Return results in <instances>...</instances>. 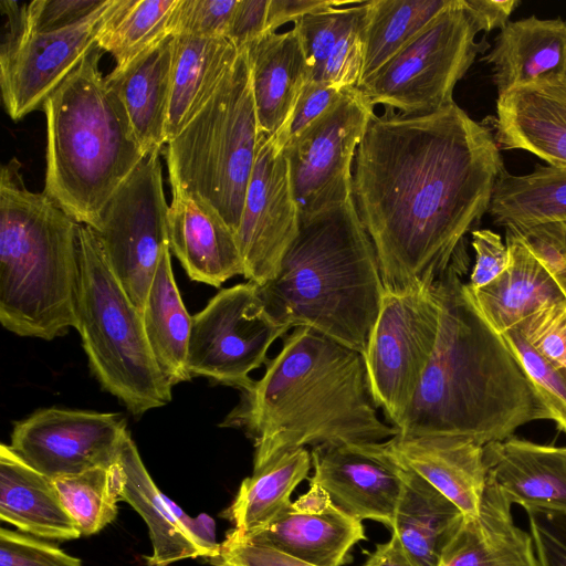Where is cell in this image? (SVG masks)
Instances as JSON below:
<instances>
[{"label": "cell", "instance_id": "cell-36", "mask_svg": "<svg viewBox=\"0 0 566 566\" xmlns=\"http://www.w3.org/2000/svg\"><path fill=\"white\" fill-rule=\"evenodd\" d=\"M452 0H369L358 85L420 33Z\"/></svg>", "mask_w": 566, "mask_h": 566}, {"label": "cell", "instance_id": "cell-9", "mask_svg": "<svg viewBox=\"0 0 566 566\" xmlns=\"http://www.w3.org/2000/svg\"><path fill=\"white\" fill-rule=\"evenodd\" d=\"M482 28L465 0H452L420 33L357 87L373 104L403 115L453 104V91L475 60Z\"/></svg>", "mask_w": 566, "mask_h": 566}, {"label": "cell", "instance_id": "cell-22", "mask_svg": "<svg viewBox=\"0 0 566 566\" xmlns=\"http://www.w3.org/2000/svg\"><path fill=\"white\" fill-rule=\"evenodd\" d=\"M168 239L172 252L192 281L220 287L244 274L235 233L211 209L187 193L171 191Z\"/></svg>", "mask_w": 566, "mask_h": 566}, {"label": "cell", "instance_id": "cell-17", "mask_svg": "<svg viewBox=\"0 0 566 566\" xmlns=\"http://www.w3.org/2000/svg\"><path fill=\"white\" fill-rule=\"evenodd\" d=\"M310 483L327 492L348 515L391 528L403 484V469L380 442L317 446L311 451Z\"/></svg>", "mask_w": 566, "mask_h": 566}, {"label": "cell", "instance_id": "cell-29", "mask_svg": "<svg viewBox=\"0 0 566 566\" xmlns=\"http://www.w3.org/2000/svg\"><path fill=\"white\" fill-rule=\"evenodd\" d=\"M505 243L510 253L506 270L480 289L469 287L480 312L500 334L538 310L566 302L558 285L521 237L505 231Z\"/></svg>", "mask_w": 566, "mask_h": 566}, {"label": "cell", "instance_id": "cell-46", "mask_svg": "<svg viewBox=\"0 0 566 566\" xmlns=\"http://www.w3.org/2000/svg\"><path fill=\"white\" fill-rule=\"evenodd\" d=\"M214 566H317L274 548L252 543L228 532L219 554L211 559Z\"/></svg>", "mask_w": 566, "mask_h": 566}, {"label": "cell", "instance_id": "cell-26", "mask_svg": "<svg viewBox=\"0 0 566 566\" xmlns=\"http://www.w3.org/2000/svg\"><path fill=\"white\" fill-rule=\"evenodd\" d=\"M0 518L41 539L64 542L82 536L53 480L4 443L0 447Z\"/></svg>", "mask_w": 566, "mask_h": 566}, {"label": "cell", "instance_id": "cell-2", "mask_svg": "<svg viewBox=\"0 0 566 566\" xmlns=\"http://www.w3.org/2000/svg\"><path fill=\"white\" fill-rule=\"evenodd\" d=\"M240 392L220 426L253 440V470L307 446L382 442L398 434L378 416L363 355L308 327L286 334L264 375Z\"/></svg>", "mask_w": 566, "mask_h": 566}, {"label": "cell", "instance_id": "cell-1", "mask_svg": "<svg viewBox=\"0 0 566 566\" xmlns=\"http://www.w3.org/2000/svg\"><path fill=\"white\" fill-rule=\"evenodd\" d=\"M353 170L355 206L385 292L433 285L469 263L467 234L505 171L492 132L455 103L429 114L374 116Z\"/></svg>", "mask_w": 566, "mask_h": 566}, {"label": "cell", "instance_id": "cell-10", "mask_svg": "<svg viewBox=\"0 0 566 566\" xmlns=\"http://www.w3.org/2000/svg\"><path fill=\"white\" fill-rule=\"evenodd\" d=\"M440 314L434 284L401 294L385 292L363 357L373 401L397 430L433 354Z\"/></svg>", "mask_w": 566, "mask_h": 566}, {"label": "cell", "instance_id": "cell-31", "mask_svg": "<svg viewBox=\"0 0 566 566\" xmlns=\"http://www.w3.org/2000/svg\"><path fill=\"white\" fill-rule=\"evenodd\" d=\"M172 36L174 62L167 143L203 108L240 53L227 38Z\"/></svg>", "mask_w": 566, "mask_h": 566}, {"label": "cell", "instance_id": "cell-13", "mask_svg": "<svg viewBox=\"0 0 566 566\" xmlns=\"http://www.w3.org/2000/svg\"><path fill=\"white\" fill-rule=\"evenodd\" d=\"M374 116L364 93L347 87L324 115L284 146L300 218L353 197V161Z\"/></svg>", "mask_w": 566, "mask_h": 566}, {"label": "cell", "instance_id": "cell-40", "mask_svg": "<svg viewBox=\"0 0 566 566\" xmlns=\"http://www.w3.org/2000/svg\"><path fill=\"white\" fill-rule=\"evenodd\" d=\"M238 0H177L170 35L226 38Z\"/></svg>", "mask_w": 566, "mask_h": 566}, {"label": "cell", "instance_id": "cell-20", "mask_svg": "<svg viewBox=\"0 0 566 566\" xmlns=\"http://www.w3.org/2000/svg\"><path fill=\"white\" fill-rule=\"evenodd\" d=\"M500 148L528 151L566 168V81L547 78L512 87L496 101Z\"/></svg>", "mask_w": 566, "mask_h": 566}, {"label": "cell", "instance_id": "cell-30", "mask_svg": "<svg viewBox=\"0 0 566 566\" xmlns=\"http://www.w3.org/2000/svg\"><path fill=\"white\" fill-rule=\"evenodd\" d=\"M118 464L122 472L120 497L138 512L149 530L153 554L147 557L148 566H170L187 558H210L176 515L171 500L153 481L130 433L122 447Z\"/></svg>", "mask_w": 566, "mask_h": 566}, {"label": "cell", "instance_id": "cell-24", "mask_svg": "<svg viewBox=\"0 0 566 566\" xmlns=\"http://www.w3.org/2000/svg\"><path fill=\"white\" fill-rule=\"evenodd\" d=\"M367 6L368 1H350L294 22L308 65V81L339 88L357 86Z\"/></svg>", "mask_w": 566, "mask_h": 566}, {"label": "cell", "instance_id": "cell-18", "mask_svg": "<svg viewBox=\"0 0 566 566\" xmlns=\"http://www.w3.org/2000/svg\"><path fill=\"white\" fill-rule=\"evenodd\" d=\"M243 538L317 566H343L366 534L361 521L336 506L321 486L310 483L307 492L266 527Z\"/></svg>", "mask_w": 566, "mask_h": 566}, {"label": "cell", "instance_id": "cell-14", "mask_svg": "<svg viewBox=\"0 0 566 566\" xmlns=\"http://www.w3.org/2000/svg\"><path fill=\"white\" fill-rule=\"evenodd\" d=\"M128 434L119 413L51 407L15 422L9 447L54 480L114 465Z\"/></svg>", "mask_w": 566, "mask_h": 566}, {"label": "cell", "instance_id": "cell-45", "mask_svg": "<svg viewBox=\"0 0 566 566\" xmlns=\"http://www.w3.org/2000/svg\"><path fill=\"white\" fill-rule=\"evenodd\" d=\"M346 88L307 81L302 88L284 130L274 136L282 148L324 115Z\"/></svg>", "mask_w": 566, "mask_h": 566}, {"label": "cell", "instance_id": "cell-28", "mask_svg": "<svg viewBox=\"0 0 566 566\" xmlns=\"http://www.w3.org/2000/svg\"><path fill=\"white\" fill-rule=\"evenodd\" d=\"M511 505L486 481L478 516L465 517L438 566H538L533 539L514 524Z\"/></svg>", "mask_w": 566, "mask_h": 566}, {"label": "cell", "instance_id": "cell-37", "mask_svg": "<svg viewBox=\"0 0 566 566\" xmlns=\"http://www.w3.org/2000/svg\"><path fill=\"white\" fill-rule=\"evenodd\" d=\"M177 0H111L95 44L124 66L166 36Z\"/></svg>", "mask_w": 566, "mask_h": 566}, {"label": "cell", "instance_id": "cell-8", "mask_svg": "<svg viewBox=\"0 0 566 566\" xmlns=\"http://www.w3.org/2000/svg\"><path fill=\"white\" fill-rule=\"evenodd\" d=\"M76 329L90 368L104 390L133 415L171 401L134 305L104 254L97 232L78 223Z\"/></svg>", "mask_w": 566, "mask_h": 566}, {"label": "cell", "instance_id": "cell-7", "mask_svg": "<svg viewBox=\"0 0 566 566\" xmlns=\"http://www.w3.org/2000/svg\"><path fill=\"white\" fill-rule=\"evenodd\" d=\"M259 135L242 49L203 108L166 144L171 191L187 193L211 209L237 234Z\"/></svg>", "mask_w": 566, "mask_h": 566}, {"label": "cell", "instance_id": "cell-38", "mask_svg": "<svg viewBox=\"0 0 566 566\" xmlns=\"http://www.w3.org/2000/svg\"><path fill=\"white\" fill-rule=\"evenodd\" d=\"M60 497L82 535H93L117 516L122 501V472L118 461L53 480Z\"/></svg>", "mask_w": 566, "mask_h": 566}, {"label": "cell", "instance_id": "cell-12", "mask_svg": "<svg viewBox=\"0 0 566 566\" xmlns=\"http://www.w3.org/2000/svg\"><path fill=\"white\" fill-rule=\"evenodd\" d=\"M290 329L266 313L255 283L221 289L192 316L187 367L191 375L241 391L253 380L250 373L269 360L271 345Z\"/></svg>", "mask_w": 566, "mask_h": 566}, {"label": "cell", "instance_id": "cell-41", "mask_svg": "<svg viewBox=\"0 0 566 566\" xmlns=\"http://www.w3.org/2000/svg\"><path fill=\"white\" fill-rule=\"evenodd\" d=\"M111 0H34L24 3V31L49 33L83 24Z\"/></svg>", "mask_w": 566, "mask_h": 566}, {"label": "cell", "instance_id": "cell-51", "mask_svg": "<svg viewBox=\"0 0 566 566\" xmlns=\"http://www.w3.org/2000/svg\"><path fill=\"white\" fill-rule=\"evenodd\" d=\"M465 2L476 17L482 31L485 32L505 27L520 4L518 0H465Z\"/></svg>", "mask_w": 566, "mask_h": 566}, {"label": "cell", "instance_id": "cell-52", "mask_svg": "<svg viewBox=\"0 0 566 566\" xmlns=\"http://www.w3.org/2000/svg\"><path fill=\"white\" fill-rule=\"evenodd\" d=\"M361 566H416L401 543L391 534L386 543L377 544L374 552Z\"/></svg>", "mask_w": 566, "mask_h": 566}, {"label": "cell", "instance_id": "cell-44", "mask_svg": "<svg viewBox=\"0 0 566 566\" xmlns=\"http://www.w3.org/2000/svg\"><path fill=\"white\" fill-rule=\"evenodd\" d=\"M538 566H566V511L528 507Z\"/></svg>", "mask_w": 566, "mask_h": 566}, {"label": "cell", "instance_id": "cell-4", "mask_svg": "<svg viewBox=\"0 0 566 566\" xmlns=\"http://www.w3.org/2000/svg\"><path fill=\"white\" fill-rule=\"evenodd\" d=\"M256 291L280 325L312 328L363 355L385 287L354 198L300 218L275 276Z\"/></svg>", "mask_w": 566, "mask_h": 566}, {"label": "cell", "instance_id": "cell-39", "mask_svg": "<svg viewBox=\"0 0 566 566\" xmlns=\"http://www.w3.org/2000/svg\"><path fill=\"white\" fill-rule=\"evenodd\" d=\"M502 336L544 405L548 420L566 433V376L526 342L517 326L502 333Z\"/></svg>", "mask_w": 566, "mask_h": 566}, {"label": "cell", "instance_id": "cell-33", "mask_svg": "<svg viewBox=\"0 0 566 566\" xmlns=\"http://www.w3.org/2000/svg\"><path fill=\"white\" fill-rule=\"evenodd\" d=\"M489 212L505 231L549 227L566 233V168L536 166L526 175L499 178Z\"/></svg>", "mask_w": 566, "mask_h": 566}, {"label": "cell", "instance_id": "cell-42", "mask_svg": "<svg viewBox=\"0 0 566 566\" xmlns=\"http://www.w3.org/2000/svg\"><path fill=\"white\" fill-rule=\"evenodd\" d=\"M517 327L526 342L566 376V302L536 311Z\"/></svg>", "mask_w": 566, "mask_h": 566}, {"label": "cell", "instance_id": "cell-6", "mask_svg": "<svg viewBox=\"0 0 566 566\" xmlns=\"http://www.w3.org/2000/svg\"><path fill=\"white\" fill-rule=\"evenodd\" d=\"M78 223L44 192L27 188L15 159L0 174V322L52 340L76 328Z\"/></svg>", "mask_w": 566, "mask_h": 566}, {"label": "cell", "instance_id": "cell-16", "mask_svg": "<svg viewBox=\"0 0 566 566\" xmlns=\"http://www.w3.org/2000/svg\"><path fill=\"white\" fill-rule=\"evenodd\" d=\"M107 6L87 22L67 30L49 33L23 30L15 36L2 39L0 87L11 119L20 120L42 108L46 98L78 65L95 45Z\"/></svg>", "mask_w": 566, "mask_h": 566}, {"label": "cell", "instance_id": "cell-32", "mask_svg": "<svg viewBox=\"0 0 566 566\" xmlns=\"http://www.w3.org/2000/svg\"><path fill=\"white\" fill-rule=\"evenodd\" d=\"M402 469L403 484L390 534L416 566H438L465 515L421 476Z\"/></svg>", "mask_w": 566, "mask_h": 566}, {"label": "cell", "instance_id": "cell-11", "mask_svg": "<svg viewBox=\"0 0 566 566\" xmlns=\"http://www.w3.org/2000/svg\"><path fill=\"white\" fill-rule=\"evenodd\" d=\"M160 151L149 153L103 208L97 228L104 254L142 312L168 239Z\"/></svg>", "mask_w": 566, "mask_h": 566}, {"label": "cell", "instance_id": "cell-25", "mask_svg": "<svg viewBox=\"0 0 566 566\" xmlns=\"http://www.w3.org/2000/svg\"><path fill=\"white\" fill-rule=\"evenodd\" d=\"M174 36L168 35L124 66L106 75L120 99L146 154L161 150L171 93Z\"/></svg>", "mask_w": 566, "mask_h": 566}, {"label": "cell", "instance_id": "cell-5", "mask_svg": "<svg viewBox=\"0 0 566 566\" xmlns=\"http://www.w3.org/2000/svg\"><path fill=\"white\" fill-rule=\"evenodd\" d=\"M95 44L46 98L44 193L77 223L97 228L114 192L148 155L99 70Z\"/></svg>", "mask_w": 566, "mask_h": 566}, {"label": "cell", "instance_id": "cell-49", "mask_svg": "<svg viewBox=\"0 0 566 566\" xmlns=\"http://www.w3.org/2000/svg\"><path fill=\"white\" fill-rule=\"evenodd\" d=\"M269 0H238L227 39L240 51L265 33Z\"/></svg>", "mask_w": 566, "mask_h": 566}, {"label": "cell", "instance_id": "cell-15", "mask_svg": "<svg viewBox=\"0 0 566 566\" xmlns=\"http://www.w3.org/2000/svg\"><path fill=\"white\" fill-rule=\"evenodd\" d=\"M298 229L300 210L283 148L274 136L260 133L235 234L243 276L256 285L272 280Z\"/></svg>", "mask_w": 566, "mask_h": 566}, {"label": "cell", "instance_id": "cell-43", "mask_svg": "<svg viewBox=\"0 0 566 566\" xmlns=\"http://www.w3.org/2000/svg\"><path fill=\"white\" fill-rule=\"evenodd\" d=\"M0 566H82V562L41 538L1 528Z\"/></svg>", "mask_w": 566, "mask_h": 566}, {"label": "cell", "instance_id": "cell-23", "mask_svg": "<svg viewBox=\"0 0 566 566\" xmlns=\"http://www.w3.org/2000/svg\"><path fill=\"white\" fill-rule=\"evenodd\" d=\"M243 50L250 67L259 132L277 136L287 125L310 78L300 38L293 28L282 33H264Z\"/></svg>", "mask_w": 566, "mask_h": 566}, {"label": "cell", "instance_id": "cell-19", "mask_svg": "<svg viewBox=\"0 0 566 566\" xmlns=\"http://www.w3.org/2000/svg\"><path fill=\"white\" fill-rule=\"evenodd\" d=\"M380 443L397 464L426 480L465 517L478 516L486 484L484 446L455 436L396 434Z\"/></svg>", "mask_w": 566, "mask_h": 566}, {"label": "cell", "instance_id": "cell-53", "mask_svg": "<svg viewBox=\"0 0 566 566\" xmlns=\"http://www.w3.org/2000/svg\"><path fill=\"white\" fill-rule=\"evenodd\" d=\"M562 78L566 81V60H565V64H564V70H563Z\"/></svg>", "mask_w": 566, "mask_h": 566}, {"label": "cell", "instance_id": "cell-34", "mask_svg": "<svg viewBox=\"0 0 566 566\" xmlns=\"http://www.w3.org/2000/svg\"><path fill=\"white\" fill-rule=\"evenodd\" d=\"M170 249L163 252L144 307L143 324L155 360L171 386L188 381V346L192 316L175 282Z\"/></svg>", "mask_w": 566, "mask_h": 566}, {"label": "cell", "instance_id": "cell-21", "mask_svg": "<svg viewBox=\"0 0 566 566\" xmlns=\"http://www.w3.org/2000/svg\"><path fill=\"white\" fill-rule=\"evenodd\" d=\"M486 481L511 503L566 511V447L516 437L483 447Z\"/></svg>", "mask_w": 566, "mask_h": 566}, {"label": "cell", "instance_id": "cell-48", "mask_svg": "<svg viewBox=\"0 0 566 566\" xmlns=\"http://www.w3.org/2000/svg\"><path fill=\"white\" fill-rule=\"evenodd\" d=\"M471 238L475 262L468 285L476 290L489 284L506 270L510 253L501 235L492 230H473Z\"/></svg>", "mask_w": 566, "mask_h": 566}, {"label": "cell", "instance_id": "cell-35", "mask_svg": "<svg viewBox=\"0 0 566 566\" xmlns=\"http://www.w3.org/2000/svg\"><path fill=\"white\" fill-rule=\"evenodd\" d=\"M312 469L306 448L281 454L245 478L235 499L224 512L234 525L231 530L241 537L251 536L266 527L292 502L291 495Z\"/></svg>", "mask_w": 566, "mask_h": 566}, {"label": "cell", "instance_id": "cell-50", "mask_svg": "<svg viewBox=\"0 0 566 566\" xmlns=\"http://www.w3.org/2000/svg\"><path fill=\"white\" fill-rule=\"evenodd\" d=\"M349 2L342 0H269L265 33L276 32L285 23H294L306 14Z\"/></svg>", "mask_w": 566, "mask_h": 566}, {"label": "cell", "instance_id": "cell-47", "mask_svg": "<svg viewBox=\"0 0 566 566\" xmlns=\"http://www.w3.org/2000/svg\"><path fill=\"white\" fill-rule=\"evenodd\" d=\"M513 233L521 237L566 297V233L548 227Z\"/></svg>", "mask_w": 566, "mask_h": 566}, {"label": "cell", "instance_id": "cell-3", "mask_svg": "<svg viewBox=\"0 0 566 566\" xmlns=\"http://www.w3.org/2000/svg\"><path fill=\"white\" fill-rule=\"evenodd\" d=\"M468 265H451L434 283L437 343L398 434L464 437L485 446L548 419L517 358L462 281Z\"/></svg>", "mask_w": 566, "mask_h": 566}, {"label": "cell", "instance_id": "cell-27", "mask_svg": "<svg viewBox=\"0 0 566 566\" xmlns=\"http://www.w3.org/2000/svg\"><path fill=\"white\" fill-rule=\"evenodd\" d=\"M499 95L512 87L562 77L566 60V21L534 15L509 21L483 59Z\"/></svg>", "mask_w": 566, "mask_h": 566}]
</instances>
